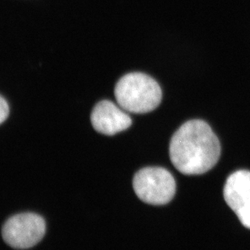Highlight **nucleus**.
<instances>
[{"label": "nucleus", "mask_w": 250, "mask_h": 250, "mask_svg": "<svg viewBox=\"0 0 250 250\" xmlns=\"http://www.w3.org/2000/svg\"><path fill=\"white\" fill-rule=\"evenodd\" d=\"M45 219L34 213H21L7 219L2 226V238L12 248L26 250L36 246L46 233Z\"/></svg>", "instance_id": "4"}, {"label": "nucleus", "mask_w": 250, "mask_h": 250, "mask_svg": "<svg viewBox=\"0 0 250 250\" xmlns=\"http://www.w3.org/2000/svg\"><path fill=\"white\" fill-rule=\"evenodd\" d=\"M115 97L125 111L145 114L159 106L163 94L159 83L149 75L131 72L119 80L115 87Z\"/></svg>", "instance_id": "2"}, {"label": "nucleus", "mask_w": 250, "mask_h": 250, "mask_svg": "<svg viewBox=\"0 0 250 250\" xmlns=\"http://www.w3.org/2000/svg\"><path fill=\"white\" fill-rule=\"evenodd\" d=\"M9 116V106L7 102L0 96V125L3 123Z\"/></svg>", "instance_id": "7"}, {"label": "nucleus", "mask_w": 250, "mask_h": 250, "mask_svg": "<svg viewBox=\"0 0 250 250\" xmlns=\"http://www.w3.org/2000/svg\"><path fill=\"white\" fill-rule=\"evenodd\" d=\"M132 186L142 202L154 206L171 202L176 190V181L171 172L159 167H149L137 171Z\"/></svg>", "instance_id": "3"}, {"label": "nucleus", "mask_w": 250, "mask_h": 250, "mask_svg": "<svg viewBox=\"0 0 250 250\" xmlns=\"http://www.w3.org/2000/svg\"><path fill=\"white\" fill-rule=\"evenodd\" d=\"M92 126L97 132L113 136L127 129L132 125V119L124 109L109 100L96 104L92 111Z\"/></svg>", "instance_id": "6"}, {"label": "nucleus", "mask_w": 250, "mask_h": 250, "mask_svg": "<svg viewBox=\"0 0 250 250\" xmlns=\"http://www.w3.org/2000/svg\"><path fill=\"white\" fill-rule=\"evenodd\" d=\"M224 199L241 224L250 229V171H235L227 179Z\"/></svg>", "instance_id": "5"}, {"label": "nucleus", "mask_w": 250, "mask_h": 250, "mask_svg": "<svg viewBox=\"0 0 250 250\" xmlns=\"http://www.w3.org/2000/svg\"><path fill=\"white\" fill-rule=\"evenodd\" d=\"M170 159L174 167L185 175H202L219 161L221 146L209 125L192 120L181 125L171 137Z\"/></svg>", "instance_id": "1"}]
</instances>
